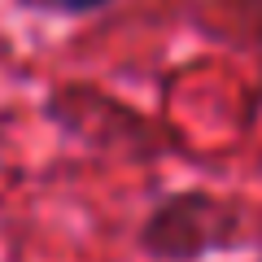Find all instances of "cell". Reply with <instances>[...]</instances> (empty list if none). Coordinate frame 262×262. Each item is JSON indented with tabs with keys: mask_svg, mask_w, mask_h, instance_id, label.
I'll use <instances>...</instances> for the list:
<instances>
[{
	"mask_svg": "<svg viewBox=\"0 0 262 262\" xmlns=\"http://www.w3.org/2000/svg\"><path fill=\"white\" fill-rule=\"evenodd\" d=\"M236 236H241V206L236 201H223V196L201 192V188H184L149 210L136 241L158 262H201L236 245Z\"/></svg>",
	"mask_w": 262,
	"mask_h": 262,
	"instance_id": "cell-1",
	"label": "cell"
},
{
	"mask_svg": "<svg viewBox=\"0 0 262 262\" xmlns=\"http://www.w3.org/2000/svg\"><path fill=\"white\" fill-rule=\"evenodd\" d=\"M48 9H57V13H96V9H105L110 0H44Z\"/></svg>",
	"mask_w": 262,
	"mask_h": 262,
	"instance_id": "cell-2",
	"label": "cell"
}]
</instances>
